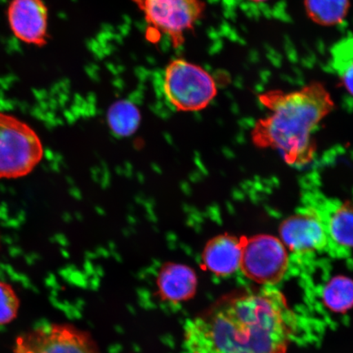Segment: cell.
Listing matches in <instances>:
<instances>
[{
  "label": "cell",
  "instance_id": "cell-1",
  "mask_svg": "<svg viewBox=\"0 0 353 353\" xmlns=\"http://www.w3.org/2000/svg\"><path fill=\"white\" fill-rule=\"evenodd\" d=\"M297 317L273 287L243 291L189 322L188 353H287Z\"/></svg>",
  "mask_w": 353,
  "mask_h": 353
},
{
  "label": "cell",
  "instance_id": "cell-2",
  "mask_svg": "<svg viewBox=\"0 0 353 353\" xmlns=\"http://www.w3.org/2000/svg\"><path fill=\"white\" fill-rule=\"evenodd\" d=\"M259 100L268 114L251 131L256 147L276 150L290 165L310 163L316 150L312 132L335 105L327 88L313 81L292 92H263Z\"/></svg>",
  "mask_w": 353,
  "mask_h": 353
},
{
  "label": "cell",
  "instance_id": "cell-3",
  "mask_svg": "<svg viewBox=\"0 0 353 353\" xmlns=\"http://www.w3.org/2000/svg\"><path fill=\"white\" fill-rule=\"evenodd\" d=\"M43 157L41 139L32 127L0 112V179L28 176Z\"/></svg>",
  "mask_w": 353,
  "mask_h": 353
},
{
  "label": "cell",
  "instance_id": "cell-4",
  "mask_svg": "<svg viewBox=\"0 0 353 353\" xmlns=\"http://www.w3.org/2000/svg\"><path fill=\"white\" fill-rule=\"evenodd\" d=\"M164 91L175 110L192 112L208 107L217 95L218 88L214 77L205 69L178 59L165 69Z\"/></svg>",
  "mask_w": 353,
  "mask_h": 353
},
{
  "label": "cell",
  "instance_id": "cell-5",
  "mask_svg": "<svg viewBox=\"0 0 353 353\" xmlns=\"http://www.w3.org/2000/svg\"><path fill=\"white\" fill-rule=\"evenodd\" d=\"M288 267V251L279 238L268 234L245 238L240 270L249 280L273 287L283 279Z\"/></svg>",
  "mask_w": 353,
  "mask_h": 353
},
{
  "label": "cell",
  "instance_id": "cell-6",
  "mask_svg": "<svg viewBox=\"0 0 353 353\" xmlns=\"http://www.w3.org/2000/svg\"><path fill=\"white\" fill-rule=\"evenodd\" d=\"M143 11L152 32L166 34L174 48L184 43L205 10L202 0H132Z\"/></svg>",
  "mask_w": 353,
  "mask_h": 353
},
{
  "label": "cell",
  "instance_id": "cell-7",
  "mask_svg": "<svg viewBox=\"0 0 353 353\" xmlns=\"http://www.w3.org/2000/svg\"><path fill=\"white\" fill-rule=\"evenodd\" d=\"M14 353H99L82 331L68 325L43 326L20 335Z\"/></svg>",
  "mask_w": 353,
  "mask_h": 353
},
{
  "label": "cell",
  "instance_id": "cell-8",
  "mask_svg": "<svg viewBox=\"0 0 353 353\" xmlns=\"http://www.w3.org/2000/svg\"><path fill=\"white\" fill-rule=\"evenodd\" d=\"M280 239L295 254L323 252L329 248V236L323 218L315 209L307 208L282 221Z\"/></svg>",
  "mask_w": 353,
  "mask_h": 353
},
{
  "label": "cell",
  "instance_id": "cell-9",
  "mask_svg": "<svg viewBox=\"0 0 353 353\" xmlns=\"http://www.w3.org/2000/svg\"><path fill=\"white\" fill-rule=\"evenodd\" d=\"M7 17L16 38L29 46H46L50 38L48 10L43 0H10Z\"/></svg>",
  "mask_w": 353,
  "mask_h": 353
},
{
  "label": "cell",
  "instance_id": "cell-10",
  "mask_svg": "<svg viewBox=\"0 0 353 353\" xmlns=\"http://www.w3.org/2000/svg\"><path fill=\"white\" fill-rule=\"evenodd\" d=\"M245 238L228 233L212 238L203 250V266L221 277L229 276L239 271Z\"/></svg>",
  "mask_w": 353,
  "mask_h": 353
},
{
  "label": "cell",
  "instance_id": "cell-11",
  "mask_svg": "<svg viewBox=\"0 0 353 353\" xmlns=\"http://www.w3.org/2000/svg\"><path fill=\"white\" fill-rule=\"evenodd\" d=\"M159 293L165 301H187L196 294L197 277L193 269L186 265L168 263L157 277Z\"/></svg>",
  "mask_w": 353,
  "mask_h": 353
},
{
  "label": "cell",
  "instance_id": "cell-12",
  "mask_svg": "<svg viewBox=\"0 0 353 353\" xmlns=\"http://www.w3.org/2000/svg\"><path fill=\"white\" fill-rule=\"evenodd\" d=\"M329 248L334 247L343 252L353 249V201H347L331 213L325 223Z\"/></svg>",
  "mask_w": 353,
  "mask_h": 353
},
{
  "label": "cell",
  "instance_id": "cell-13",
  "mask_svg": "<svg viewBox=\"0 0 353 353\" xmlns=\"http://www.w3.org/2000/svg\"><path fill=\"white\" fill-rule=\"evenodd\" d=\"M309 19L322 26L341 24L350 8V0H304Z\"/></svg>",
  "mask_w": 353,
  "mask_h": 353
},
{
  "label": "cell",
  "instance_id": "cell-14",
  "mask_svg": "<svg viewBox=\"0 0 353 353\" xmlns=\"http://www.w3.org/2000/svg\"><path fill=\"white\" fill-rule=\"evenodd\" d=\"M140 122L139 110L130 101H117L108 110V125L114 134L119 137L134 134L139 129Z\"/></svg>",
  "mask_w": 353,
  "mask_h": 353
},
{
  "label": "cell",
  "instance_id": "cell-15",
  "mask_svg": "<svg viewBox=\"0 0 353 353\" xmlns=\"http://www.w3.org/2000/svg\"><path fill=\"white\" fill-rule=\"evenodd\" d=\"M322 299L332 312L350 311L353 307V280L344 276L333 277L324 287Z\"/></svg>",
  "mask_w": 353,
  "mask_h": 353
},
{
  "label": "cell",
  "instance_id": "cell-16",
  "mask_svg": "<svg viewBox=\"0 0 353 353\" xmlns=\"http://www.w3.org/2000/svg\"><path fill=\"white\" fill-rule=\"evenodd\" d=\"M330 59L341 85L353 97V37L335 43L331 48Z\"/></svg>",
  "mask_w": 353,
  "mask_h": 353
},
{
  "label": "cell",
  "instance_id": "cell-17",
  "mask_svg": "<svg viewBox=\"0 0 353 353\" xmlns=\"http://www.w3.org/2000/svg\"><path fill=\"white\" fill-rule=\"evenodd\" d=\"M20 300L12 287L0 281V325L10 323L19 314Z\"/></svg>",
  "mask_w": 353,
  "mask_h": 353
},
{
  "label": "cell",
  "instance_id": "cell-18",
  "mask_svg": "<svg viewBox=\"0 0 353 353\" xmlns=\"http://www.w3.org/2000/svg\"><path fill=\"white\" fill-rule=\"evenodd\" d=\"M250 1H252L254 3H263L268 1V0H250Z\"/></svg>",
  "mask_w": 353,
  "mask_h": 353
}]
</instances>
